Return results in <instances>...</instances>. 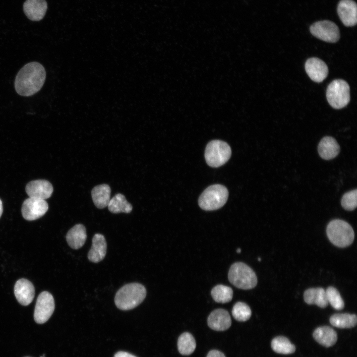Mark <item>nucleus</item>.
Masks as SVG:
<instances>
[{
  "label": "nucleus",
  "instance_id": "f257e3e1",
  "mask_svg": "<svg viewBox=\"0 0 357 357\" xmlns=\"http://www.w3.org/2000/svg\"><path fill=\"white\" fill-rule=\"evenodd\" d=\"M46 71L39 62H31L25 65L18 72L14 86L17 93L23 96H30L42 87L46 79Z\"/></svg>",
  "mask_w": 357,
  "mask_h": 357
},
{
  "label": "nucleus",
  "instance_id": "f03ea898",
  "mask_svg": "<svg viewBox=\"0 0 357 357\" xmlns=\"http://www.w3.org/2000/svg\"><path fill=\"white\" fill-rule=\"evenodd\" d=\"M146 290L138 283L126 284L120 288L115 297L117 307L122 310L132 309L140 304L145 299Z\"/></svg>",
  "mask_w": 357,
  "mask_h": 357
},
{
  "label": "nucleus",
  "instance_id": "7ed1b4c3",
  "mask_svg": "<svg viewBox=\"0 0 357 357\" xmlns=\"http://www.w3.org/2000/svg\"><path fill=\"white\" fill-rule=\"evenodd\" d=\"M326 233L330 241L339 247L350 245L355 238L354 231L351 225L340 219L330 221L327 226Z\"/></svg>",
  "mask_w": 357,
  "mask_h": 357
},
{
  "label": "nucleus",
  "instance_id": "20e7f679",
  "mask_svg": "<svg viewBox=\"0 0 357 357\" xmlns=\"http://www.w3.org/2000/svg\"><path fill=\"white\" fill-rule=\"evenodd\" d=\"M228 278L231 284L237 288L243 290L252 289L257 283L255 272L250 267L242 262H236L231 266Z\"/></svg>",
  "mask_w": 357,
  "mask_h": 357
},
{
  "label": "nucleus",
  "instance_id": "39448f33",
  "mask_svg": "<svg viewBox=\"0 0 357 357\" xmlns=\"http://www.w3.org/2000/svg\"><path fill=\"white\" fill-rule=\"evenodd\" d=\"M229 195L227 188L221 184H213L208 187L199 197L198 204L203 210H215L226 203Z\"/></svg>",
  "mask_w": 357,
  "mask_h": 357
},
{
  "label": "nucleus",
  "instance_id": "423d86ee",
  "mask_svg": "<svg viewBox=\"0 0 357 357\" xmlns=\"http://www.w3.org/2000/svg\"><path fill=\"white\" fill-rule=\"evenodd\" d=\"M231 149L229 144L222 140H214L207 145L205 158L207 164L212 167H219L230 158Z\"/></svg>",
  "mask_w": 357,
  "mask_h": 357
},
{
  "label": "nucleus",
  "instance_id": "0eeeda50",
  "mask_svg": "<svg viewBox=\"0 0 357 357\" xmlns=\"http://www.w3.org/2000/svg\"><path fill=\"white\" fill-rule=\"evenodd\" d=\"M326 98L329 105L334 109L346 107L350 100V86L343 79H335L328 86Z\"/></svg>",
  "mask_w": 357,
  "mask_h": 357
},
{
  "label": "nucleus",
  "instance_id": "6e6552de",
  "mask_svg": "<svg viewBox=\"0 0 357 357\" xmlns=\"http://www.w3.org/2000/svg\"><path fill=\"white\" fill-rule=\"evenodd\" d=\"M55 309V302L53 296L47 291L42 292L38 296L34 310V318L38 324L47 321Z\"/></svg>",
  "mask_w": 357,
  "mask_h": 357
},
{
  "label": "nucleus",
  "instance_id": "1a4fd4ad",
  "mask_svg": "<svg viewBox=\"0 0 357 357\" xmlns=\"http://www.w3.org/2000/svg\"><path fill=\"white\" fill-rule=\"evenodd\" d=\"M310 31L314 37L327 42L335 43L340 38L338 26L330 21L316 22L310 26Z\"/></svg>",
  "mask_w": 357,
  "mask_h": 357
},
{
  "label": "nucleus",
  "instance_id": "9d476101",
  "mask_svg": "<svg viewBox=\"0 0 357 357\" xmlns=\"http://www.w3.org/2000/svg\"><path fill=\"white\" fill-rule=\"evenodd\" d=\"M48 208V204L45 200L29 197L22 204V215L27 220H35L43 216Z\"/></svg>",
  "mask_w": 357,
  "mask_h": 357
},
{
  "label": "nucleus",
  "instance_id": "9b49d317",
  "mask_svg": "<svg viewBox=\"0 0 357 357\" xmlns=\"http://www.w3.org/2000/svg\"><path fill=\"white\" fill-rule=\"evenodd\" d=\"M305 69L310 78L318 83L323 81L328 74V68L326 64L317 58L308 59L305 63Z\"/></svg>",
  "mask_w": 357,
  "mask_h": 357
},
{
  "label": "nucleus",
  "instance_id": "f8f14e48",
  "mask_svg": "<svg viewBox=\"0 0 357 357\" xmlns=\"http://www.w3.org/2000/svg\"><path fill=\"white\" fill-rule=\"evenodd\" d=\"M25 190L29 197L45 200L51 196L53 187L49 181L38 179L30 181Z\"/></svg>",
  "mask_w": 357,
  "mask_h": 357
},
{
  "label": "nucleus",
  "instance_id": "ddd939ff",
  "mask_svg": "<svg viewBox=\"0 0 357 357\" xmlns=\"http://www.w3.org/2000/svg\"><path fill=\"white\" fill-rule=\"evenodd\" d=\"M337 12L339 16L346 26H353L357 22V6L353 0H341L338 3Z\"/></svg>",
  "mask_w": 357,
  "mask_h": 357
},
{
  "label": "nucleus",
  "instance_id": "4468645a",
  "mask_svg": "<svg viewBox=\"0 0 357 357\" xmlns=\"http://www.w3.org/2000/svg\"><path fill=\"white\" fill-rule=\"evenodd\" d=\"M14 292L19 303L23 305H28L34 298L35 288L30 281L22 278L16 282Z\"/></svg>",
  "mask_w": 357,
  "mask_h": 357
},
{
  "label": "nucleus",
  "instance_id": "2eb2a0df",
  "mask_svg": "<svg viewBox=\"0 0 357 357\" xmlns=\"http://www.w3.org/2000/svg\"><path fill=\"white\" fill-rule=\"evenodd\" d=\"M207 323L212 329L222 331L229 328L232 322L229 312L224 309L220 308L214 310L210 314Z\"/></svg>",
  "mask_w": 357,
  "mask_h": 357
},
{
  "label": "nucleus",
  "instance_id": "dca6fc26",
  "mask_svg": "<svg viewBox=\"0 0 357 357\" xmlns=\"http://www.w3.org/2000/svg\"><path fill=\"white\" fill-rule=\"evenodd\" d=\"M47 9L45 0H27L23 4L24 11L32 21H39L45 16Z\"/></svg>",
  "mask_w": 357,
  "mask_h": 357
},
{
  "label": "nucleus",
  "instance_id": "f3484780",
  "mask_svg": "<svg viewBox=\"0 0 357 357\" xmlns=\"http://www.w3.org/2000/svg\"><path fill=\"white\" fill-rule=\"evenodd\" d=\"M340 147L335 138L325 136L321 139L318 145L319 156L326 160L335 158L339 153Z\"/></svg>",
  "mask_w": 357,
  "mask_h": 357
},
{
  "label": "nucleus",
  "instance_id": "a211bd4d",
  "mask_svg": "<svg viewBox=\"0 0 357 357\" xmlns=\"http://www.w3.org/2000/svg\"><path fill=\"white\" fill-rule=\"evenodd\" d=\"M107 252V242L103 235L96 234L92 239V244L88 252L89 260L94 263H98L102 260Z\"/></svg>",
  "mask_w": 357,
  "mask_h": 357
},
{
  "label": "nucleus",
  "instance_id": "6ab92c4d",
  "mask_svg": "<svg viewBox=\"0 0 357 357\" xmlns=\"http://www.w3.org/2000/svg\"><path fill=\"white\" fill-rule=\"evenodd\" d=\"M86 238V228L80 224L74 226L68 231L66 236L67 243L74 249L81 247L85 243Z\"/></svg>",
  "mask_w": 357,
  "mask_h": 357
},
{
  "label": "nucleus",
  "instance_id": "aec40b11",
  "mask_svg": "<svg viewBox=\"0 0 357 357\" xmlns=\"http://www.w3.org/2000/svg\"><path fill=\"white\" fill-rule=\"evenodd\" d=\"M313 336L318 343L326 347L334 345L337 340L336 332L332 328L328 326L316 328L313 333Z\"/></svg>",
  "mask_w": 357,
  "mask_h": 357
},
{
  "label": "nucleus",
  "instance_id": "412c9836",
  "mask_svg": "<svg viewBox=\"0 0 357 357\" xmlns=\"http://www.w3.org/2000/svg\"><path fill=\"white\" fill-rule=\"evenodd\" d=\"M111 188L108 184H102L95 186L91 196L95 205L99 209L108 206L111 199Z\"/></svg>",
  "mask_w": 357,
  "mask_h": 357
},
{
  "label": "nucleus",
  "instance_id": "4be33fe9",
  "mask_svg": "<svg viewBox=\"0 0 357 357\" xmlns=\"http://www.w3.org/2000/svg\"><path fill=\"white\" fill-rule=\"evenodd\" d=\"M305 302L308 304H316L321 308L326 307L328 304L325 290L322 288H310L303 295Z\"/></svg>",
  "mask_w": 357,
  "mask_h": 357
},
{
  "label": "nucleus",
  "instance_id": "5701e85b",
  "mask_svg": "<svg viewBox=\"0 0 357 357\" xmlns=\"http://www.w3.org/2000/svg\"><path fill=\"white\" fill-rule=\"evenodd\" d=\"M108 207L111 212L115 214L121 212L129 213L132 209L131 204L120 193L117 194L110 199Z\"/></svg>",
  "mask_w": 357,
  "mask_h": 357
},
{
  "label": "nucleus",
  "instance_id": "b1692460",
  "mask_svg": "<svg viewBox=\"0 0 357 357\" xmlns=\"http://www.w3.org/2000/svg\"><path fill=\"white\" fill-rule=\"evenodd\" d=\"M330 322L333 326L337 328H350L356 325L357 318L355 314H335L331 316Z\"/></svg>",
  "mask_w": 357,
  "mask_h": 357
},
{
  "label": "nucleus",
  "instance_id": "393cba45",
  "mask_svg": "<svg viewBox=\"0 0 357 357\" xmlns=\"http://www.w3.org/2000/svg\"><path fill=\"white\" fill-rule=\"evenodd\" d=\"M196 342L193 336L188 332L181 334L178 340V349L182 355H189L195 350Z\"/></svg>",
  "mask_w": 357,
  "mask_h": 357
},
{
  "label": "nucleus",
  "instance_id": "a878e982",
  "mask_svg": "<svg viewBox=\"0 0 357 357\" xmlns=\"http://www.w3.org/2000/svg\"><path fill=\"white\" fill-rule=\"evenodd\" d=\"M211 295L215 301L224 303L232 300L233 296V291L230 287L223 285H218L212 289Z\"/></svg>",
  "mask_w": 357,
  "mask_h": 357
},
{
  "label": "nucleus",
  "instance_id": "bb28decb",
  "mask_svg": "<svg viewBox=\"0 0 357 357\" xmlns=\"http://www.w3.org/2000/svg\"><path fill=\"white\" fill-rule=\"evenodd\" d=\"M271 348L276 353L282 354H292L296 351L295 346L283 336L274 338L271 342Z\"/></svg>",
  "mask_w": 357,
  "mask_h": 357
},
{
  "label": "nucleus",
  "instance_id": "cd10ccee",
  "mask_svg": "<svg viewBox=\"0 0 357 357\" xmlns=\"http://www.w3.org/2000/svg\"><path fill=\"white\" fill-rule=\"evenodd\" d=\"M232 315L238 321H245L251 315V311L249 306L243 302H237L233 307Z\"/></svg>",
  "mask_w": 357,
  "mask_h": 357
},
{
  "label": "nucleus",
  "instance_id": "c85d7f7f",
  "mask_svg": "<svg viewBox=\"0 0 357 357\" xmlns=\"http://www.w3.org/2000/svg\"><path fill=\"white\" fill-rule=\"evenodd\" d=\"M328 302L336 310L344 307V302L338 291L333 287H329L325 291Z\"/></svg>",
  "mask_w": 357,
  "mask_h": 357
},
{
  "label": "nucleus",
  "instance_id": "c756f323",
  "mask_svg": "<svg viewBox=\"0 0 357 357\" xmlns=\"http://www.w3.org/2000/svg\"><path fill=\"white\" fill-rule=\"evenodd\" d=\"M357 190H352L345 193L341 199L342 207L347 211L355 209L357 206Z\"/></svg>",
  "mask_w": 357,
  "mask_h": 357
},
{
  "label": "nucleus",
  "instance_id": "7c9ffc66",
  "mask_svg": "<svg viewBox=\"0 0 357 357\" xmlns=\"http://www.w3.org/2000/svg\"><path fill=\"white\" fill-rule=\"evenodd\" d=\"M206 357H226L225 355L221 352L213 350L210 351L207 354Z\"/></svg>",
  "mask_w": 357,
  "mask_h": 357
},
{
  "label": "nucleus",
  "instance_id": "2f4dec72",
  "mask_svg": "<svg viewBox=\"0 0 357 357\" xmlns=\"http://www.w3.org/2000/svg\"><path fill=\"white\" fill-rule=\"evenodd\" d=\"M114 357H136V356L126 352L119 351L117 352Z\"/></svg>",
  "mask_w": 357,
  "mask_h": 357
},
{
  "label": "nucleus",
  "instance_id": "473e14b6",
  "mask_svg": "<svg viewBox=\"0 0 357 357\" xmlns=\"http://www.w3.org/2000/svg\"><path fill=\"white\" fill-rule=\"evenodd\" d=\"M3 211V207L1 200L0 199V218L1 216Z\"/></svg>",
  "mask_w": 357,
  "mask_h": 357
},
{
  "label": "nucleus",
  "instance_id": "72a5a7b5",
  "mask_svg": "<svg viewBox=\"0 0 357 357\" xmlns=\"http://www.w3.org/2000/svg\"><path fill=\"white\" fill-rule=\"evenodd\" d=\"M240 251H241V250H240V248L238 249L237 250V252H238V253L240 252Z\"/></svg>",
  "mask_w": 357,
  "mask_h": 357
},
{
  "label": "nucleus",
  "instance_id": "f704fd0d",
  "mask_svg": "<svg viewBox=\"0 0 357 357\" xmlns=\"http://www.w3.org/2000/svg\"><path fill=\"white\" fill-rule=\"evenodd\" d=\"M40 357H45V355H43L42 356H41Z\"/></svg>",
  "mask_w": 357,
  "mask_h": 357
},
{
  "label": "nucleus",
  "instance_id": "c9c22d12",
  "mask_svg": "<svg viewBox=\"0 0 357 357\" xmlns=\"http://www.w3.org/2000/svg\"></svg>",
  "mask_w": 357,
  "mask_h": 357
}]
</instances>
